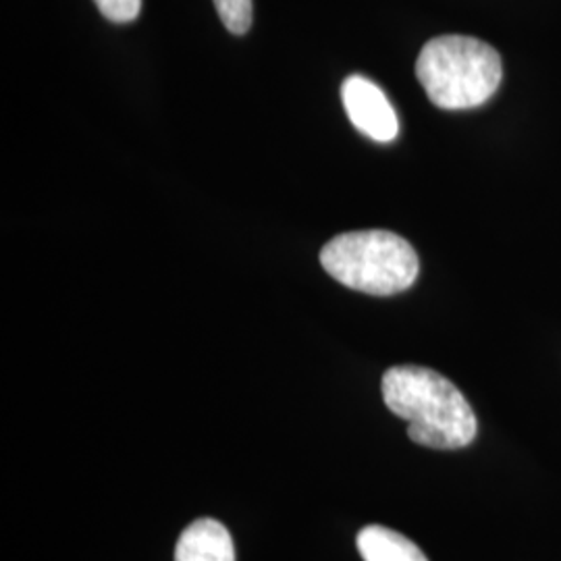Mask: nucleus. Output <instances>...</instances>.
Listing matches in <instances>:
<instances>
[{"instance_id":"f257e3e1","label":"nucleus","mask_w":561,"mask_h":561,"mask_svg":"<svg viewBox=\"0 0 561 561\" xmlns=\"http://www.w3.org/2000/svg\"><path fill=\"white\" fill-rule=\"evenodd\" d=\"M385 405L408 422V437L422 447L454 451L477 439L479 422L460 389L422 366H393L382 375Z\"/></svg>"},{"instance_id":"f03ea898","label":"nucleus","mask_w":561,"mask_h":561,"mask_svg":"<svg viewBox=\"0 0 561 561\" xmlns=\"http://www.w3.org/2000/svg\"><path fill=\"white\" fill-rule=\"evenodd\" d=\"M416 78L428 101L443 111L477 108L502 83V57L479 38L439 36L422 46Z\"/></svg>"},{"instance_id":"20e7f679","label":"nucleus","mask_w":561,"mask_h":561,"mask_svg":"<svg viewBox=\"0 0 561 561\" xmlns=\"http://www.w3.org/2000/svg\"><path fill=\"white\" fill-rule=\"evenodd\" d=\"M341 101L352 125L375 141H393L400 131L396 108L385 92L364 76H350L341 85Z\"/></svg>"},{"instance_id":"39448f33","label":"nucleus","mask_w":561,"mask_h":561,"mask_svg":"<svg viewBox=\"0 0 561 561\" xmlns=\"http://www.w3.org/2000/svg\"><path fill=\"white\" fill-rule=\"evenodd\" d=\"M175 561H236V547L221 522L201 518L192 522L175 547Z\"/></svg>"},{"instance_id":"6e6552de","label":"nucleus","mask_w":561,"mask_h":561,"mask_svg":"<svg viewBox=\"0 0 561 561\" xmlns=\"http://www.w3.org/2000/svg\"><path fill=\"white\" fill-rule=\"evenodd\" d=\"M102 15L113 23H129L138 20L141 0H94Z\"/></svg>"},{"instance_id":"423d86ee","label":"nucleus","mask_w":561,"mask_h":561,"mask_svg":"<svg viewBox=\"0 0 561 561\" xmlns=\"http://www.w3.org/2000/svg\"><path fill=\"white\" fill-rule=\"evenodd\" d=\"M356 542L364 561H428L416 542L381 524L364 526Z\"/></svg>"},{"instance_id":"7ed1b4c3","label":"nucleus","mask_w":561,"mask_h":561,"mask_svg":"<svg viewBox=\"0 0 561 561\" xmlns=\"http://www.w3.org/2000/svg\"><path fill=\"white\" fill-rule=\"evenodd\" d=\"M321 264L341 285L368 296L405 291L421 268L410 241L382 229L341 233L322 248Z\"/></svg>"},{"instance_id":"0eeeda50","label":"nucleus","mask_w":561,"mask_h":561,"mask_svg":"<svg viewBox=\"0 0 561 561\" xmlns=\"http://www.w3.org/2000/svg\"><path fill=\"white\" fill-rule=\"evenodd\" d=\"M215 7L219 11L225 27L241 36L252 25V0H215Z\"/></svg>"}]
</instances>
